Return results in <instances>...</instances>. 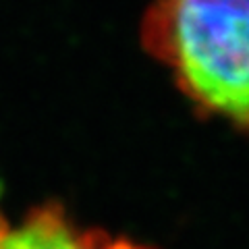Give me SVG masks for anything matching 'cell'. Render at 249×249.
I'll return each mask as SVG.
<instances>
[{"mask_svg": "<svg viewBox=\"0 0 249 249\" xmlns=\"http://www.w3.org/2000/svg\"><path fill=\"white\" fill-rule=\"evenodd\" d=\"M142 37L197 108L249 129V0H156Z\"/></svg>", "mask_w": 249, "mask_h": 249, "instance_id": "obj_1", "label": "cell"}, {"mask_svg": "<svg viewBox=\"0 0 249 249\" xmlns=\"http://www.w3.org/2000/svg\"><path fill=\"white\" fill-rule=\"evenodd\" d=\"M0 249H150L129 239H112L104 231L79 229L62 206L34 208L17 229L0 220Z\"/></svg>", "mask_w": 249, "mask_h": 249, "instance_id": "obj_2", "label": "cell"}]
</instances>
